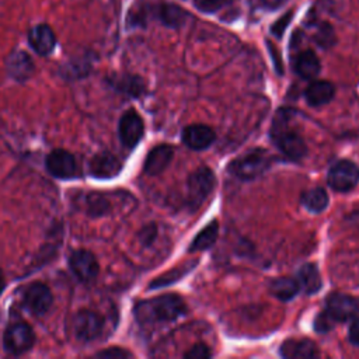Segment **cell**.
<instances>
[{
	"mask_svg": "<svg viewBox=\"0 0 359 359\" xmlns=\"http://www.w3.org/2000/svg\"><path fill=\"white\" fill-rule=\"evenodd\" d=\"M187 306L178 294H163L137 303L136 318L144 324L170 323L185 314Z\"/></svg>",
	"mask_w": 359,
	"mask_h": 359,
	"instance_id": "cell-1",
	"label": "cell"
},
{
	"mask_svg": "<svg viewBox=\"0 0 359 359\" xmlns=\"http://www.w3.org/2000/svg\"><path fill=\"white\" fill-rule=\"evenodd\" d=\"M292 111L279 109L273 118L271 135L278 149L292 160H300L307 153V146L303 137L289 128Z\"/></svg>",
	"mask_w": 359,
	"mask_h": 359,
	"instance_id": "cell-2",
	"label": "cell"
},
{
	"mask_svg": "<svg viewBox=\"0 0 359 359\" xmlns=\"http://www.w3.org/2000/svg\"><path fill=\"white\" fill-rule=\"evenodd\" d=\"M272 156L262 149L248 151L229 164V171L243 181L255 180L262 175L271 165Z\"/></svg>",
	"mask_w": 359,
	"mask_h": 359,
	"instance_id": "cell-3",
	"label": "cell"
},
{
	"mask_svg": "<svg viewBox=\"0 0 359 359\" xmlns=\"http://www.w3.org/2000/svg\"><path fill=\"white\" fill-rule=\"evenodd\" d=\"M213 187L215 174L208 167H202L189 175L187 182V203L192 212L201 208Z\"/></svg>",
	"mask_w": 359,
	"mask_h": 359,
	"instance_id": "cell-4",
	"label": "cell"
},
{
	"mask_svg": "<svg viewBox=\"0 0 359 359\" xmlns=\"http://www.w3.org/2000/svg\"><path fill=\"white\" fill-rule=\"evenodd\" d=\"M359 182V167L349 161L341 160L335 163L328 172V185L338 192H348Z\"/></svg>",
	"mask_w": 359,
	"mask_h": 359,
	"instance_id": "cell-5",
	"label": "cell"
},
{
	"mask_svg": "<svg viewBox=\"0 0 359 359\" xmlns=\"http://www.w3.org/2000/svg\"><path fill=\"white\" fill-rule=\"evenodd\" d=\"M34 339V332L28 324L14 323L7 327L3 337V345L8 353L21 355L32 346Z\"/></svg>",
	"mask_w": 359,
	"mask_h": 359,
	"instance_id": "cell-6",
	"label": "cell"
},
{
	"mask_svg": "<svg viewBox=\"0 0 359 359\" xmlns=\"http://www.w3.org/2000/svg\"><path fill=\"white\" fill-rule=\"evenodd\" d=\"M325 311L334 321H346L359 314V299L338 292L331 293L325 299Z\"/></svg>",
	"mask_w": 359,
	"mask_h": 359,
	"instance_id": "cell-7",
	"label": "cell"
},
{
	"mask_svg": "<svg viewBox=\"0 0 359 359\" xmlns=\"http://www.w3.org/2000/svg\"><path fill=\"white\" fill-rule=\"evenodd\" d=\"M73 330L80 341H94L102 331V318L91 310H80L74 316Z\"/></svg>",
	"mask_w": 359,
	"mask_h": 359,
	"instance_id": "cell-8",
	"label": "cell"
},
{
	"mask_svg": "<svg viewBox=\"0 0 359 359\" xmlns=\"http://www.w3.org/2000/svg\"><path fill=\"white\" fill-rule=\"evenodd\" d=\"M144 125L135 109L126 111L119 121V137L126 147H135L143 137Z\"/></svg>",
	"mask_w": 359,
	"mask_h": 359,
	"instance_id": "cell-9",
	"label": "cell"
},
{
	"mask_svg": "<svg viewBox=\"0 0 359 359\" xmlns=\"http://www.w3.org/2000/svg\"><path fill=\"white\" fill-rule=\"evenodd\" d=\"M70 269L81 282H91L98 275V262L93 252L87 250H77L70 255Z\"/></svg>",
	"mask_w": 359,
	"mask_h": 359,
	"instance_id": "cell-10",
	"label": "cell"
},
{
	"mask_svg": "<svg viewBox=\"0 0 359 359\" xmlns=\"http://www.w3.org/2000/svg\"><path fill=\"white\" fill-rule=\"evenodd\" d=\"M52 292L50 289L41 282L32 283L27 287L24 293V306L36 316H41L49 310L52 306Z\"/></svg>",
	"mask_w": 359,
	"mask_h": 359,
	"instance_id": "cell-11",
	"label": "cell"
},
{
	"mask_svg": "<svg viewBox=\"0 0 359 359\" xmlns=\"http://www.w3.org/2000/svg\"><path fill=\"white\" fill-rule=\"evenodd\" d=\"M48 171L57 178H72L76 175L77 165L72 153L57 149L48 154L46 157Z\"/></svg>",
	"mask_w": 359,
	"mask_h": 359,
	"instance_id": "cell-12",
	"label": "cell"
},
{
	"mask_svg": "<svg viewBox=\"0 0 359 359\" xmlns=\"http://www.w3.org/2000/svg\"><path fill=\"white\" fill-rule=\"evenodd\" d=\"M122 164L116 156L111 153H98L90 161V172L100 180H108L116 177L121 172Z\"/></svg>",
	"mask_w": 359,
	"mask_h": 359,
	"instance_id": "cell-13",
	"label": "cell"
},
{
	"mask_svg": "<svg viewBox=\"0 0 359 359\" xmlns=\"http://www.w3.org/2000/svg\"><path fill=\"white\" fill-rule=\"evenodd\" d=\"M215 137V132L205 125H189L182 130V142L192 150L208 149Z\"/></svg>",
	"mask_w": 359,
	"mask_h": 359,
	"instance_id": "cell-14",
	"label": "cell"
},
{
	"mask_svg": "<svg viewBox=\"0 0 359 359\" xmlns=\"http://www.w3.org/2000/svg\"><path fill=\"white\" fill-rule=\"evenodd\" d=\"M28 42L36 53L45 56L53 50V48L56 45V36L50 27H48L45 24H39V25H35L29 31Z\"/></svg>",
	"mask_w": 359,
	"mask_h": 359,
	"instance_id": "cell-15",
	"label": "cell"
},
{
	"mask_svg": "<svg viewBox=\"0 0 359 359\" xmlns=\"http://www.w3.org/2000/svg\"><path fill=\"white\" fill-rule=\"evenodd\" d=\"M174 156V150L170 144H158L146 157L144 161V172L149 175H157L163 172L167 165L171 163Z\"/></svg>",
	"mask_w": 359,
	"mask_h": 359,
	"instance_id": "cell-16",
	"label": "cell"
},
{
	"mask_svg": "<svg viewBox=\"0 0 359 359\" xmlns=\"http://www.w3.org/2000/svg\"><path fill=\"white\" fill-rule=\"evenodd\" d=\"M7 72L14 80L24 81L32 74L34 63L28 53L22 50H15L7 59Z\"/></svg>",
	"mask_w": 359,
	"mask_h": 359,
	"instance_id": "cell-17",
	"label": "cell"
},
{
	"mask_svg": "<svg viewBox=\"0 0 359 359\" xmlns=\"http://www.w3.org/2000/svg\"><path fill=\"white\" fill-rule=\"evenodd\" d=\"M280 356L287 359L297 358H316L318 356V349L310 339H289L280 345Z\"/></svg>",
	"mask_w": 359,
	"mask_h": 359,
	"instance_id": "cell-18",
	"label": "cell"
},
{
	"mask_svg": "<svg viewBox=\"0 0 359 359\" xmlns=\"http://www.w3.org/2000/svg\"><path fill=\"white\" fill-rule=\"evenodd\" d=\"M334 94H335L334 86L330 81H323V80L313 81L304 91L306 101L313 107H318L330 102Z\"/></svg>",
	"mask_w": 359,
	"mask_h": 359,
	"instance_id": "cell-19",
	"label": "cell"
},
{
	"mask_svg": "<svg viewBox=\"0 0 359 359\" xmlns=\"http://www.w3.org/2000/svg\"><path fill=\"white\" fill-rule=\"evenodd\" d=\"M156 17L170 28H180L185 24L187 11L171 3H161L156 7Z\"/></svg>",
	"mask_w": 359,
	"mask_h": 359,
	"instance_id": "cell-20",
	"label": "cell"
},
{
	"mask_svg": "<svg viewBox=\"0 0 359 359\" xmlns=\"http://www.w3.org/2000/svg\"><path fill=\"white\" fill-rule=\"evenodd\" d=\"M296 280L300 289L307 294H314L321 287V276L314 264H304L300 266Z\"/></svg>",
	"mask_w": 359,
	"mask_h": 359,
	"instance_id": "cell-21",
	"label": "cell"
},
{
	"mask_svg": "<svg viewBox=\"0 0 359 359\" xmlns=\"http://www.w3.org/2000/svg\"><path fill=\"white\" fill-rule=\"evenodd\" d=\"M294 67H296V73L304 80H311L317 77L321 69L320 60L313 50H303L297 56Z\"/></svg>",
	"mask_w": 359,
	"mask_h": 359,
	"instance_id": "cell-22",
	"label": "cell"
},
{
	"mask_svg": "<svg viewBox=\"0 0 359 359\" xmlns=\"http://www.w3.org/2000/svg\"><path fill=\"white\" fill-rule=\"evenodd\" d=\"M300 290V286L293 278H276L271 282V292L282 302L293 299Z\"/></svg>",
	"mask_w": 359,
	"mask_h": 359,
	"instance_id": "cell-23",
	"label": "cell"
},
{
	"mask_svg": "<svg viewBox=\"0 0 359 359\" xmlns=\"http://www.w3.org/2000/svg\"><path fill=\"white\" fill-rule=\"evenodd\" d=\"M111 84L116 88V91H121V93L132 95V97L140 95L144 90V84H143L142 79L137 76H130V74L116 76L111 80Z\"/></svg>",
	"mask_w": 359,
	"mask_h": 359,
	"instance_id": "cell-24",
	"label": "cell"
},
{
	"mask_svg": "<svg viewBox=\"0 0 359 359\" xmlns=\"http://www.w3.org/2000/svg\"><path fill=\"white\" fill-rule=\"evenodd\" d=\"M217 231H219V226L217 223L213 220L210 222L205 229H202L196 237L192 240V243L189 244V252L194 251H202V250H208L210 248L216 238H217Z\"/></svg>",
	"mask_w": 359,
	"mask_h": 359,
	"instance_id": "cell-25",
	"label": "cell"
},
{
	"mask_svg": "<svg viewBox=\"0 0 359 359\" xmlns=\"http://www.w3.org/2000/svg\"><path fill=\"white\" fill-rule=\"evenodd\" d=\"M302 203L307 210L320 213L328 206V195L323 188L317 187L302 195Z\"/></svg>",
	"mask_w": 359,
	"mask_h": 359,
	"instance_id": "cell-26",
	"label": "cell"
},
{
	"mask_svg": "<svg viewBox=\"0 0 359 359\" xmlns=\"http://www.w3.org/2000/svg\"><path fill=\"white\" fill-rule=\"evenodd\" d=\"M87 205H88V209H87L88 215L91 216H100L108 210V202L104 199V196L98 194L90 195L87 199Z\"/></svg>",
	"mask_w": 359,
	"mask_h": 359,
	"instance_id": "cell-27",
	"label": "cell"
},
{
	"mask_svg": "<svg viewBox=\"0 0 359 359\" xmlns=\"http://www.w3.org/2000/svg\"><path fill=\"white\" fill-rule=\"evenodd\" d=\"M316 42L323 48H328L332 45L334 32L328 24H321V27H318V31L316 34Z\"/></svg>",
	"mask_w": 359,
	"mask_h": 359,
	"instance_id": "cell-28",
	"label": "cell"
},
{
	"mask_svg": "<svg viewBox=\"0 0 359 359\" xmlns=\"http://www.w3.org/2000/svg\"><path fill=\"white\" fill-rule=\"evenodd\" d=\"M185 272H187V271H184V269H172V271H170L168 273H165V275L157 278V279L150 285V287L156 289V287H161V286L170 285V283L175 282L177 279H180L182 275H185Z\"/></svg>",
	"mask_w": 359,
	"mask_h": 359,
	"instance_id": "cell-29",
	"label": "cell"
},
{
	"mask_svg": "<svg viewBox=\"0 0 359 359\" xmlns=\"http://www.w3.org/2000/svg\"><path fill=\"white\" fill-rule=\"evenodd\" d=\"M292 17H293V11H292V10L287 11L286 14H283L278 21H275V22L272 24L271 32H272L276 38H282V35H283L286 27H287V25L290 24V21H292Z\"/></svg>",
	"mask_w": 359,
	"mask_h": 359,
	"instance_id": "cell-30",
	"label": "cell"
},
{
	"mask_svg": "<svg viewBox=\"0 0 359 359\" xmlns=\"http://www.w3.org/2000/svg\"><path fill=\"white\" fill-rule=\"evenodd\" d=\"M187 359H208L212 356L210 348L205 344H196L194 345L188 352L184 355Z\"/></svg>",
	"mask_w": 359,
	"mask_h": 359,
	"instance_id": "cell-31",
	"label": "cell"
},
{
	"mask_svg": "<svg viewBox=\"0 0 359 359\" xmlns=\"http://www.w3.org/2000/svg\"><path fill=\"white\" fill-rule=\"evenodd\" d=\"M95 356L98 358H105V359H123V358H130L132 353L122 349V348H108L105 351L98 352Z\"/></svg>",
	"mask_w": 359,
	"mask_h": 359,
	"instance_id": "cell-32",
	"label": "cell"
},
{
	"mask_svg": "<svg viewBox=\"0 0 359 359\" xmlns=\"http://www.w3.org/2000/svg\"><path fill=\"white\" fill-rule=\"evenodd\" d=\"M334 323H335V321L327 314V311H324V313H321V314L317 316V318H316V321H314V328H316L317 332H325V331H328V330L332 328V324H334Z\"/></svg>",
	"mask_w": 359,
	"mask_h": 359,
	"instance_id": "cell-33",
	"label": "cell"
},
{
	"mask_svg": "<svg viewBox=\"0 0 359 359\" xmlns=\"http://www.w3.org/2000/svg\"><path fill=\"white\" fill-rule=\"evenodd\" d=\"M223 1L224 0H195V4L199 10L205 11V13H212V11L217 10Z\"/></svg>",
	"mask_w": 359,
	"mask_h": 359,
	"instance_id": "cell-34",
	"label": "cell"
},
{
	"mask_svg": "<svg viewBox=\"0 0 359 359\" xmlns=\"http://www.w3.org/2000/svg\"><path fill=\"white\" fill-rule=\"evenodd\" d=\"M349 339L353 345L359 346V318H355L349 327Z\"/></svg>",
	"mask_w": 359,
	"mask_h": 359,
	"instance_id": "cell-35",
	"label": "cell"
},
{
	"mask_svg": "<svg viewBox=\"0 0 359 359\" xmlns=\"http://www.w3.org/2000/svg\"><path fill=\"white\" fill-rule=\"evenodd\" d=\"M266 45H268V49H269V52H271V55H272V59H273L275 67H276L278 73L280 74V73H282V63H280V57H279V53L276 52V49H273V46H272V43H271V42H266Z\"/></svg>",
	"mask_w": 359,
	"mask_h": 359,
	"instance_id": "cell-36",
	"label": "cell"
},
{
	"mask_svg": "<svg viewBox=\"0 0 359 359\" xmlns=\"http://www.w3.org/2000/svg\"><path fill=\"white\" fill-rule=\"evenodd\" d=\"M143 236H142V238L146 241V243H150L153 238H154V236H156V230H154V226H149V227H146L144 230H143V233H142Z\"/></svg>",
	"mask_w": 359,
	"mask_h": 359,
	"instance_id": "cell-37",
	"label": "cell"
},
{
	"mask_svg": "<svg viewBox=\"0 0 359 359\" xmlns=\"http://www.w3.org/2000/svg\"><path fill=\"white\" fill-rule=\"evenodd\" d=\"M4 286H6V280H4V275H3V271L0 269V294H1L3 289H4Z\"/></svg>",
	"mask_w": 359,
	"mask_h": 359,
	"instance_id": "cell-38",
	"label": "cell"
},
{
	"mask_svg": "<svg viewBox=\"0 0 359 359\" xmlns=\"http://www.w3.org/2000/svg\"><path fill=\"white\" fill-rule=\"evenodd\" d=\"M269 4H272L273 7H279V4H282L285 0H266Z\"/></svg>",
	"mask_w": 359,
	"mask_h": 359,
	"instance_id": "cell-39",
	"label": "cell"
}]
</instances>
